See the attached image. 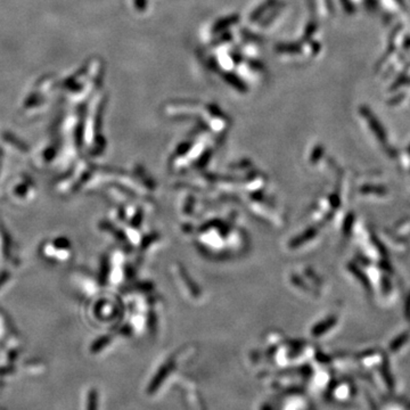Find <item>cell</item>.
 Segmentation results:
<instances>
[{
	"label": "cell",
	"instance_id": "6da1fadb",
	"mask_svg": "<svg viewBox=\"0 0 410 410\" xmlns=\"http://www.w3.org/2000/svg\"><path fill=\"white\" fill-rule=\"evenodd\" d=\"M404 341H406V336H402V338H401V339H398L397 341H395V342H393V343L391 344V349H392V350H395V349H398V348H399V346H400V344H401V345H402V343H403V342H404Z\"/></svg>",
	"mask_w": 410,
	"mask_h": 410
}]
</instances>
